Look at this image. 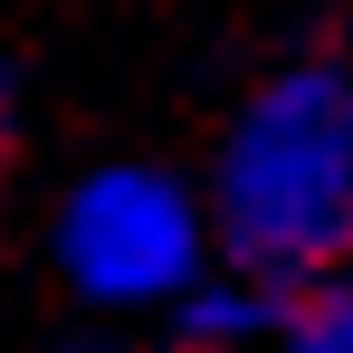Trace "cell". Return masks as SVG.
Masks as SVG:
<instances>
[{
  "instance_id": "1",
  "label": "cell",
  "mask_w": 353,
  "mask_h": 353,
  "mask_svg": "<svg viewBox=\"0 0 353 353\" xmlns=\"http://www.w3.org/2000/svg\"><path fill=\"white\" fill-rule=\"evenodd\" d=\"M220 230L268 277H315L353 248V86L287 77L268 86L220 163Z\"/></svg>"
},
{
  "instance_id": "2",
  "label": "cell",
  "mask_w": 353,
  "mask_h": 353,
  "mask_svg": "<svg viewBox=\"0 0 353 353\" xmlns=\"http://www.w3.org/2000/svg\"><path fill=\"white\" fill-rule=\"evenodd\" d=\"M67 268L96 296H163L191 277V210L153 172H105L67 210Z\"/></svg>"
}]
</instances>
